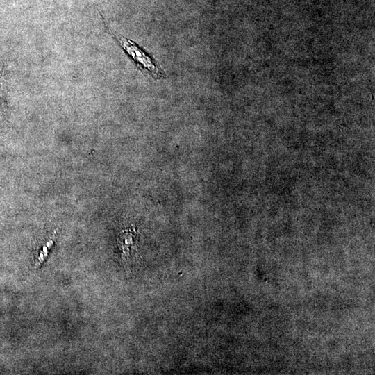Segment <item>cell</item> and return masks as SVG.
<instances>
[{
    "instance_id": "1",
    "label": "cell",
    "mask_w": 375,
    "mask_h": 375,
    "mask_svg": "<svg viewBox=\"0 0 375 375\" xmlns=\"http://www.w3.org/2000/svg\"><path fill=\"white\" fill-rule=\"evenodd\" d=\"M109 33L115 39L125 53L144 74L154 80L165 77V74L158 62L135 42L124 38L112 30L105 22Z\"/></svg>"
},
{
    "instance_id": "2",
    "label": "cell",
    "mask_w": 375,
    "mask_h": 375,
    "mask_svg": "<svg viewBox=\"0 0 375 375\" xmlns=\"http://www.w3.org/2000/svg\"><path fill=\"white\" fill-rule=\"evenodd\" d=\"M56 238V231H53L51 235L48 238L46 242L43 244L41 250L39 252L38 257L35 259L34 269L38 268L45 260L51 249L54 245Z\"/></svg>"
}]
</instances>
